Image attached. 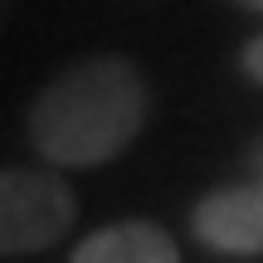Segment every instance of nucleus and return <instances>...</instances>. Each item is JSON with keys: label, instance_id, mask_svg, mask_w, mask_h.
Wrapping results in <instances>:
<instances>
[{"label": "nucleus", "instance_id": "nucleus-3", "mask_svg": "<svg viewBox=\"0 0 263 263\" xmlns=\"http://www.w3.org/2000/svg\"><path fill=\"white\" fill-rule=\"evenodd\" d=\"M190 229L200 244L229 258H263V180H244V185H219L200 195Z\"/></svg>", "mask_w": 263, "mask_h": 263}, {"label": "nucleus", "instance_id": "nucleus-1", "mask_svg": "<svg viewBox=\"0 0 263 263\" xmlns=\"http://www.w3.org/2000/svg\"><path fill=\"white\" fill-rule=\"evenodd\" d=\"M151 117V83L127 54H83L34 93L25 137L54 171H88L127 156Z\"/></svg>", "mask_w": 263, "mask_h": 263}, {"label": "nucleus", "instance_id": "nucleus-7", "mask_svg": "<svg viewBox=\"0 0 263 263\" xmlns=\"http://www.w3.org/2000/svg\"><path fill=\"white\" fill-rule=\"evenodd\" d=\"M239 10H249V15H263V0H234Z\"/></svg>", "mask_w": 263, "mask_h": 263}, {"label": "nucleus", "instance_id": "nucleus-5", "mask_svg": "<svg viewBox=\"0 0 263 263\" xmlns=\"http://www.w3.org/2000/svg\"><path fill=\"white\" fill-rule=\"evenodd\" d=\"M239 68H244V78L263 83V29H258L254 39H249L244 49H239Z\"/></svg>", "mask_w": 263, "mask_h": 263}, {"label": "nucleus", "instance_id": "nucleus-4", "mask_svg": "<svg viewBox=\"0 0 263 263\" xmlns=\"http://www.w3.org/2000/svg\"><path fill=\"white\" fill-rule=\"evenodd\" d=\"M68 263H180V249L151 219H117V224L88 234Z\"/></svg>", "mask_w": 263, "mask_h": 263}, {"label": "nucleus", "instance_id": "nucleus-2", "mask_svg": "<svg viewBox=\"0 0 263 263\" xmlns=\"http://www.w3.org/2000/svg\"><path fill=\"white\" fill-rule=\"evenodd\" d=\"M78 224V195L54 166H0V258H29L64 244Z\"/></svg>", "mask_w": 263, "mask_h": 263}, {"label": "nucleus", "instance_id": "nucleus-6", "mask_svg": "<svg viewBox=\"0 0 263 263\" xmlns=\"http://www.w3.org/2000/svg\"><path fill=\"white\" fill-rule=\"evenodd\" d=\"M10 20H15V0H0V34L10 29Z\"/></svg>", "mask_w": 263, "mask_h": 263}]
</instances>
